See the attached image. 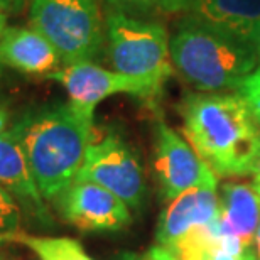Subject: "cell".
I'll use <instances>...</instances> for the list:
<instances>
[{"label": "cell", "mask_w": 260, "mask_h": 260, "mask_svg": "<svg viewBox=\"0 0 260 260\" xmlns=\"http://www.w3.org/2000/svg\"><path fill=\"white\" fill-rule=\"evenodd\" d=\"M179 110L186 140L216 178L255 173L260 123L238 93H189Z\"/></svg>", "instance_id": "obj_1"}, {"label": "cell", "mask_w": 260, "mask_h": 260, "mask_svg": "<svg viewBox=\"0 0 260 260\" xmlns=\"http://www.w3.org/2000/svg\"><path fill=\"white\" fill-rule=\"evenodd\" d=\"M14 130L44 200H58L80 173L95 125L71 103L27 110Z\"/></svg>", "instance_id": "obj_2"}, {"label": "cell", "mask_w": 260, "mask_h": 260, "mask_svg": "<svg viewBox=\"0 0 260 260\" xmlns=\"http://www.w3.org/2000/svg\"><path fill=\"white\" fill-rule=\"evenodd\" d=\"M169 51L179 75L203 93L237 90L260 64L250 43L189 17L181 20L169 39Z\"/></svg>", "instance_id": "obj_3"}, {"label": "cell", "mask_w": 260, "mask_h": 260, "mask_svg": "<svg viewBox=\"0 0 260 260\" xmlns=\"http://www.w3.org/2000/svg\"><path fill=\"white\" fill-rule=\"evenodd\" d=\"M169 36L159 22L122 12H107L105 43L108 61L122 75L140 78L162 88L173 75Z\"/></svg>", "instance_id": "obj_4"}, {"label": "cell", "mask_w": 260, "mask_h": 260, "mask_svg": "<svg viewBox=\"0 0 260 260\" xmlns=\"http://www.w3.org/2000/svg\"><path fill=\"white\" fill-rule=\"evenodd\" d=\"M29 20L54 46L64 66L93 61L105 44L98 0H30Z\"/></svg>", "instance_id": "obj_5"}, {"label": "cell", "mask_w": 260, "mask_h": 260, "mask_svg": "<svg viewBox=\"0 0 260 260\" xmlns=\"http://www.w3.org/2000/svg\"><path fill=\"white\" fill-rule=\"evenodd\" d=\"M76 179L102 186L134 210L142 205L145 194L142 166L130 145L113 132L100 137L93 134Z\"/></svg>", "instance_id": "obj_6"}, {"label": "cell", "mask_w": 260, "mask_h": 260, "mask_svg": "<svg viewBox=\"0 0 260 260\" xmlns=\"http://www.w3.org/2000/svg\"><path fill=\"white\" fill-rule=\"evenodd\" d=\"M46 78L58 81L66 90L71 105L90 120H93V113L98 103L108 96L127 93L134 96L154 98L160 91V88L154 83L105 70L93 61L66 64Z\"/></svg>", "instance_id": "obj_7"}, {"label": "cell", "mask_w": 260, "mask_h": 260, "mask_svg": "<svg viewBox=\"0 0 260 260\" xmlns=\"http://www.w3.org/2000/svg\"><path fill=\"white\" fill-rule=\"evenodd\" d=\"M58 201L64 220L83 232H117L132 221L125 201L90 181L75 179Z\"/></svg>", "instance_id": "obj_8"}, {"label": "cell", "mask_w": 260, "mask_h": 260, "mask_svg": "<svg viewBox=\"0 0 260 260\" xmlns=\"http://www.w3.org/2000/svg\"><path fill=\"white\" fill-rule=\"evenodd\" d=\"M218 178L210 171L201 183L171 200L159 218L155 232L157 245L171 250L194 228L213 225L218 216Z\"/></svg>", "instance_id": "obj_9"}, {"label": "cell", "mask_w": 260, "mask_h": 260, "mask_svg": "<svg viewBox=\"0 0 260 260\" xmlns=\"http://www.w3.org/2000/svg\"><path fill=\"white\" fill-rule=\"evenodd\" d=\"M160 12H183L196 22L252 46L260 27V0H162Z\"/></svg>", "instance_id": "obj_10"}, {"label": "cell", "mask_w": 260, "mask_h": 260, "mask_svg": "<svg viewBox=\"0 0 260 260\" xmlns=\"http://www.w3.org/2000/svg\"><path fill=\"white\" fill-rule=\"evenodd\" d=\"M210 168L186 139L160 120L155 127V173L168 200L201 183Z\"/></svg>", "instance_id": "obj_11"}, {"label": "cell", "mask_w": 260, "mask_h": 260, "mask_svg": "<svg viewBox=\"0 0 260 260\" xmlns=\"http://www.w3.org/2000/svg\"><path fill=\"white\" fill-rule=\"evenodd\" d=\"M61 56L54 46L32 27H5L0 38V64L24 75L48 76L58 71Z\"/></svg>", "instance_id": "obj_12"}, {"label": "cell", "mask_w": 260, "mask_h": 260, "mask_svg": "<svg viewBox=\"0 0 260 260\" xmlns=\"http://www.w3.org/2000/svg\"><path fill=\"white\" fill-rule=\"evenodd\" d=\"M260 223V191L255 183H225L221 186L216 230L220 235L253 247Z\"/></svg>", "instance_id": "obj_13"}, {"label": "cell", "mask_w": 260, "mask_h": 260, "mask_svg": "<svg viewBox=\"0 0 260 260\" xmlns=\"http://www.w3.org/2000/svg\"><path fill=\"white\" fill-rule=\"evenodd\" d=\"M0 186L41 221L48 220L44 198L30 174L19 135L12 128L0 135Z\"/></svg>", "instance_id": "obj_14"}, {"label": "cell", "mask_w": 260, "mask_h": 260, "mask_svg": "<svg viewBox=\"0 0 260 260\" xmlns=\"http://www.w3.org/2000/svg\"><path fill=\"white\" fill-rule=\"evenodd\" d=\"M0 243H19L32 250L39 260H93L75 238L68 237H34L27 233H12Z\"/></svg>", "instance_id": "obj_15"}, {"label": "cell", "mask_w": 260, "mask_h": 260, "mask_svg": "<svg viewBox=\"0 0 260 260\" xmlns=\"http://www.w3.org/2000/svg\"><path fill=\"white\" fill-rule=\"evenodd\" d=\"M20 220H22V213H20L19 203L0 186V242L5 237L20 232Z\"/></svg>", "instance_id": "obj_16"}, {"label": "cell", "mask_w": 260, "mask_h": 260, "mask_svg": "<svg viewBox=\"0 0 260 260\" xmlns=\"http://www.w3.org/2000/svg\"><path fill=\"white\" fill-rule=\"evenodd\" d=\"M105 5L107 12H122V14H147L154 10H160L162 0H98Z\"/></svg>", "instance_id": "obj_17"}, {"label": "cell", "mask_w": 260, "mask_h": 260, "mask_svg": "<svg viewBox=\"0 0 260 260\" xmlns=\"http://www.w3.org/2000/svg\"><path fill=\"white\" fill-rule=\"evenodd\" d=\"M235 91L247 102V105L250 107L252 113L260 123V68L252 75H248Z\"/></svg>", "instance_id": "obj_18"}, {"label": "cell", "mask_w": 260, "mask_h": 260, "mask_svg": "<svg viewBox=\"0 0 260 260\" xmlns=\"http://www.w3.org/2000/svg\"><path fill=\"white\" fill-rule=\"evenodd\" d=\"M142 260H178V257H176L169 248L160 247V245H154V247L149 248L147 253L142 257Z\"/></svg>", "instance_id": "obj_19"}, {"label": "cell", "mask_w": 260, "mask_h": 260, "mask_svg": "<svg viewBox=\"0 0 260 260\" xmlns=\"http://www.w3.org/2000/svg\"><path fill=\"white\" fill-rule=\"evenodd\" d=\"M27 2L30 0H0V12H4L5 15L17 14L27 5Z\"/></svg>", "instance_id": "obj_20"}, {"label": "cell", "mask_w": 260, "mask_h": 260, "mask_svg": "<svg viewBox=\"0 0 260 260\" xmlns=\"http://www.w3.org/2000/svg\"><path fill=\"white\" fill-rule=\"evenodd\" d=\"M7 122H9V113H7V110H5L2 105H0V135L5 132Z\"/></svg>", "instance_id": "obj_21"}, {"label": "cell", "mask_w": 260, "mask_h": 260, "mask_svg": "<svg viewBox=\"0 0 260 260\" xmlns=\"http://www.w3.org/2000/svg\"><path fill=\"white\" fill-rule=\"evenodd\" d=\"M253 248H255L257 260H260V223H258V228H257V232H255V240H253Z\"/></svg>", "instance_id": "obj_22"}, {"label": "cell", "mask_w": 260, "mask_h": 260, "mask_svg": "<svg viewBox=\"0 0 260 260\" xmlns=\"http://www.w3.org/2000/svg\"><path fill=\"white\" fill-rule=\"evenodd\" d=\"M113 260H142V257L135 255L132 252H125V253H120L118 257H115Z\"/></svg>", "instance_id": "obj_23"}, {"label": "cell", "mask_w": 260, "mask_h": 260, "mask_svg": "<svg viewBox=\"0 0 260 260\" xmlns=\"http://www.w3.org/2000/svg\"><path fill=\"white\" fill-rule=\"evenodd\" d=\"M253 49H255L257 58H258V63H260V27H258V30H257L255 39H253Z\"/></svg>", "instance_id": "obj_24"}, {"label": "cell", "mask_w": 260, "mask_h": 260, "mask_svg": "<svg viewBox=\"0 0 260 260\" xmlns=\"http://www.w3.org/2000/svg\"><path fill=\"white\" fill-rule=\"evenodd\" d=\"M5 14L4 12H0V38H2V34H4V30H5Z\"/></svg>", "instance_id": "obj_25"}, {"label": "cell", "mask_w": 260, "mask_h": 260, "mask_svg": "<svg viewBox=\"0 0 260 260\" xmlns=\"http://www.w3.org/2000/svg\"><path fill=\"white\" fill-rule=\"evenodd\" d=\"M253 183L260 184V162H258V166H257L255 173H253Z\"/></svg>", "instance_id": "obj_26"}, {"label": "cell", "mask_w": 260, "mask_h": 260, "mask_svg": "<svg viewBox=\"0 0 260 260\" xmlns=\"http://www.w3.org/2000/svg\"><path fill=\"white\" fill-rule=\"evenodd\" d=\"M257 184V183H255ZM257 188H258V191H260V184H257Z\"/></svg>", "instance_id": "obj_27"}, {"label": "cell", "mask_w": 260, "mask_h": 260, "mask_svg": "<svg viewBox=\"0 0 260 260\" xmlns=\"http://www.w3.org/2000/svg\"><path fill=\"white\" fill-rule=\"evenodd\" d=\"M0 260H4V258H0Z\"/></svg>", "instance_id": "obj_28"}]
</instances>
